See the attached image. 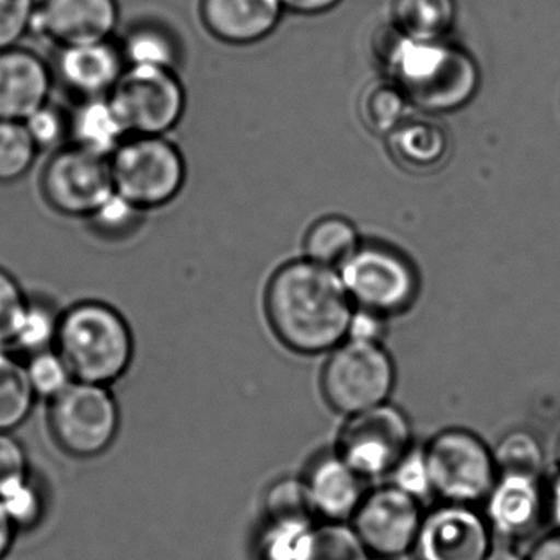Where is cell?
<instances>
[{
	"label": "cell",
	"instance_id": "6da1fadb",
	"mask_svg": "<svg viewBox=\"0 0 560 560\" xmlns=\"http://www.w3.org/2000/svg\"><path fill=\"white\" fill-rule=\"evenodd\" d=\"M264 306L277 339L303 355L336 349L349 337L355 314L337 268L306 257L273 271L265 288Z\"/></svg>",
	"mask_w": 560,
	"mask_h": 560
},
{
	"label": "cell",
	"instance_id": "7a4b0ae2",
	"mask_svg": "<svg viewBox=\"0 0 560 560\" xmlns=\"http://www.w3.org/2000/svg\"><path fill=\"white\" fill-rule=\"evenodd\" d=\"M373 54L383 78L422 113H457L480 91L477 60L451 38H412L389 24L376 34Z\"/></svg>",
	"mask_w": 560,
	"mask_h": 560
},
{
	"label": "cell",
	"instance_id": "3957f363",
	"mask_svg": "<svg viewBox=\"0 0 560 560\" xmlns=\"http://www.w3.org/2000/svg\"><path fill=\"white\" fill-rule=\"evenodd\" d=\"M55 350L77 382L109 386L132 365L136 340L119 310L84 300L61 311Z\"/></svg>",
	"mask_w": 560,
	"mask_h": 560
},
{
	"label": "cell",
	"instance_id": "277c9868",
	"mask_svg": "<svg viewBox=\"0 0 560 560\" xmlns=\"http://www.w3.org/2000/svg\"><path fill=\"white\" fill-rule=\"evenodd\" d=\"M337 271L355 310L386 319L408 313L421 293L418 265L388 242L362 238Z\"/></svg>",
	"mask_w": 560,
	"mask_h": 560
},
{
	"label": "cell",
	"instance_id": "5b68a950",
	"mask_svg": "<svg viewBox=\"0 0 560 560\" xmlns=\"http://www.w3.org/2000/svg\"><path fill=\"white\" fill-rule=\"evenodd\" d=\"M114 191L150 212L172 205L186 186L188 165L168 137L130 136L110 156Z\"/></svg>",
	"mask_w": 560,
	"mask_h": 560
},
{
	"label": "cell",
	"instance_id": "8992f818",
	"mask_svg": "<svg viewBox=\"0 0 560 560\" xmlns=\"http://www.w3.org/2000/svg\"><path fill=\"white\" fill-rule=\"evenodd\" d=\"M396 365L382 342L346 339L330 350L320 373L327 405L343 416L357 415L389 401Z\"/></svg>",
	"mask_w": 560,
	"mask_h": 560
},
{
	"label": "cell",
	"instance_id": "52a82bcc",
	"mask_svg": "<svg viewBox=\"0 0 560 560\" xmlns=\"http://www.w3.org/2000/svg\"><path fill=\"white\" fill-rule=\"evenodd\" d=\"M434 494L448 503L483 501L498 480L493 448L465 428L438 432L424 445Z\"/></svg>",
	"mask_w": 560,
	"mask_h": 560
},
{
	"label": "cell",
	"instance_id": "ba28073f",
	"mask_svg": "<svg viewBox=\"0 0 560 560\" xmlns=\"http://www.w3.org/2000/svg\"><path fill=\"white\" fill-rule=\"evenodd\" d=\"M51 435L71 457L94 458L116 441L120 411L107 386L73 382L50 401Z\"/></svg>",
	"mask_w": 560,
	"mask_h": 560
},
{
	"label": "cell",
	"instance_id": "9c48e42d",
	"mask_svg": "<svg viewBox=\"0 0 560 560\" xmlns=\"http://www.w3.org/2000/svg\"><path fill=\"white\" fill-rule=\"evenodd\" d=\"M38 186L50 211L83 221L116 192L110 159L73 143L51 152L42 168Z\"/></svg>",
	"mask_w": 560,
	"mask_h": 560
},
{
	"label": "cell",
	"instance_id": "30bf717a",
	"mask_svg": "<svg viewBox=\"0 0 560 560\" xmlns=\"http://www.w3.org/2000/svg\"><path fill=\"white\" fill-rule=\"evenodd\" d=\"M412 447V425L408 415L386 401L347 416L336 452L365 480L392 474Z\"/></svg>",
	"mask_w": 560,
	"mask_h": 560
},
{
	"label": "cell",
	"instance_id": "8fae6325",
	"mask_svg": "<svg viewBox=\"0 0 560 560\" xmlns=\"http://www.w3.org/2000/svg\"><path fill=\"white\" fill-rule=\"evenodd\" d=\"M109 100L129 136L168 137L188 106L178 71L159 68H127Z\"/></svg>",
	"mask_w": 560,
	"mask_h": 560
},
{
	"label": "cell",
	"instance_id": "7c38bea8",
	"mask_svg": "<svg viewBox=\"0 0 560 560\" xmlns=\"http://www.w3.org/2000/svg\"><path fill=\"white\" fill-rule=\"evenodd\" d=\"M422 516L421 501L385 485L365 493L350 526L370 553L396 559L415 550Z\"/></svg>",
	"mask_w": 560,
	"mask_h": 560
},
{
	"label": "cell",
	"instance_id": "4fadbf2b",
	"mask_svg": "<svg viewBox=\"0 0 560 560\" xmlns=\"http://www.w3.org/2000/svg\"><path fill=\"white\" fill-rule=\"evenodd\" d=\"M493 547L485 514L471 504L444 501L422 516L415 552L419 560H485Z\"/></svg>",
	"mask_w": 560,
	"mask_h": 560
},
{
	"label": "cell",
	"instance_id": "5bb4252c",
	"mask_svg": "<svg viewBox=\"0 0 560 560\" xmlns=\"http://www.w3.org/2000/svg\"><path fill=\"white\" fill-rule=\"evenodd\" d=\"M50 65L55 86H60L77 104L109 97L127 70L116 38L57 47Z\"/></svg>",
	"mask_w": 560,
	"mask_h": 560
},
{
	"label": "cell",
	"instance_id": "9a60e30c",
	"mask_svg": "<svg viewBox=\"0 0 560 560\" xmlns=\"http://www.w3.org/2000/svg\"><path fill=\"white\" fill-rule=\"evenodd\" d=\"M117 0H38L34 34L55 47L97 44L116 38Z\"/></svg>",
	"mask_w": 560,
	"mask_h": 560
},
{
	"label": "cell",
	"instance_id": "2e32d148",
	"mask_svg": "<svg viewBox=\"0 0 560 560\" xmlns=\"http://www.w3.org/2000/svg\"><path fill=\"white\" fill-rule=\"evenodd\" d=\"M55 90L50 61L31 48L0 51V120L24 122L50 103Z\"/></svg>",
	"mask_w": 560,
	"mask_h": 560
},
{
	"label": "cell",
	"instance_id": "e0dca14e",
	"mask_svg": "<svg viewBox=\"0 0 560 560\" xmlns=\"http://www.w3.org/2000/svg\"><path fill=\"white\" fill-rule=\"evenodd\" d=\"M483 501L491 530L508 540L526 539L547 516L546 488L537 478L500 475Z\"/></svg>",
	"mask_w": 560,
	"mask_h": 560
},
{
	"label": "cell",
	"instance_id": "ac0fdd59",
	"mask_svg": "<svg viewBox=\"0 0 560 560\" xmlns=\"http://www.w3.org/2000/svg\"><path fill=\"white\" fill-rule=\"evenodd\" d=\"M280 0H201L206 31L225 45L247 47L270 37L283 18Z\"/></svg>",
	"mask_w": 560,
	"mask_h": 560
},
{
	"label": "cell",
	"instance_id": "d6986e66",
	"mask_svg": "<svg viewBox=\"0 0 560 560\" xmlns=\"http://www.w3.org/2000/svg\"><path fill=\"white\" fill-rule=\"evenodd\" d=\"M385 142L395 165L411 175L438 173L452 155L451 133L431 119L408 117L385 137Z\"/></svg>",
	"mask_w": 560,
	"mask_h": 560
},
{
	"label": "cell",
	"instance_id": "ffe728a7",
	"mask_svg": "<svg viewBox=\"0 0 560 560\" xmlns=\"http://www.w3.org/2000/svg\"><path fill=\"white\" fill-rule=\"evenodd\" d=\"M304 481L316 516L334 523L352 520L360 501L365 497L363 478L337 452L317 458Z\"/></svg>",
	"mask_w": 560,
	"mask_h": 560
},
{
	"label": "cell",
	"instance_id": "44dd1931",
	"mask_svg": "<svg viewBox=\"0 0 560 560\" xmlns=\"http://www.w3.org/2000/svg\"><path fill=\"white\" fill-rule=\"evenodd\" d=\"M117 42L127 68L178 71L182 67V38L168 25L156 21L136 22Z\"/></svg>",
	"mask_w": 560,
	"mask_h": 560
},
{
	"label": "cell",
	"instance_id": "7402d4cb",
	"mask_svg": "<svg viewBox=\"0 0 560 560\" xmlns=\"http://www.w3.org/2000/svg\"><path fill=\"white\" fill-rule=\"evenodd\" d=\"M129 136L109 97L78 103L71 110L70 143L110 159Z\"/></svg>",
	"mask_w": 560,
	"mask_h": 560
},
{
	"label": "cell",
	"instance_id": "603a6c76",
	"mask_svg": "<svg viewBox=\"0 0 560 560\" xmlns=\"http://www.w3.org/2000/svg\"><path fill=\"white\" fill-rule=\"evenodd\" d=\"M457 0H393L389 24L412 38H451L457 22Z\"/></svg>",
	"mask_w": 560,
	"mask_h": 560
},
{
	"label": "cell",
	"instance_id": "cb8c5ba5",
	"mask_svg": "<svg viewBox=\"0 0 560 560\" xmlns=\"http://www.w3.org/2000/svg\"><path fill=\"white\" fill-rule=\"evenodd\" d=\"M359 229L346 215L329 214L314 221L303 238L304 257L339 268L359 247Z\"/></svg>",
	"mask_w": 560,
	"mask_h": 560
},
{
	"label": "cell",
	"instance_id": "d4e9b609",
	"mask_svg": "<svg viewBox=\"0 0 560 560\" xmlns=\"http://www.w3.org/2000/svg\"><path fill=\"white\" fill-rule=\"evenodd\" d=\"M409 107L412 106L402 91L382 78L369 84L360 94L359 116L370 132L385 139L399 124L411 117Z\"/></svg>",
	"mask_w": 560,
	"mask_h": 560
},
{
	"label": "cell",
	"instance_id": "484cf974",
	"mask_svg": "<svg viewBox=\"0 0 560 560\" xmlns=\"http://www.w3.org/2000/svg\"><path fill=\"white\" fill-rule=\"evenodd\" d=\"M35 398L25 363L12 359L0 347V432H12L24 424L34 409Z\"/></svg>",
	"mask_w": 560,
	"mask_h": 560
},
{
	"label": "cell",
	"instance_id": "4316f807",
	"mask_svg": "<svg viewBox=\"0 0 560 560\" xmlns=\"http://www.w3.org/2000/svg\"><path fill=\"white\" fill-rule=\"evenodd\" d=\"M498 475L537 478L546 465V454L539 439L527 429H511L493 448Z\"/></svg>",
	"mask_w": 560,
	"mask_h": 560
},
{
	"label": "cell",
	"instance_id": "83f0119b",
	"mask_svg": "<svg viewBox=\"0 0 560 560\" xmlns=\"http://www.w3.org/2000/svg\"><path fill=\"white\" fill-rule=\"evenodd\" d=\"M149 212L137 208L122 196L114 192L86 219L88 231L97 241L120 244L136 237L147 222Z\"/></svg>",
	"mask_w": 560,
	"mask_h": 560
},
{
	"label": "cell",
	"instance_id": "f1b7e54d",
	"mask_svg": "<svg viewBox=\"0 0 560 560\" xmlns=\"http://www.w3.org/2000/svg\"><path fill=\"white\" fill-rule=\"evenodd\" d=\"M314 521H265L257 537L258 560H306Z\"/></svg>",
	"mask_w": 560,
	"mask_h": 560
},
{
	"label": "cell",
	"instance_id": "f546056e",
	"mask_svg": "<svg viewBox=\"0 0 560 560\" xmlns=\"http://www.w3.org/2000/svg\"><path fill=\"white\" fill-rule=\"evenodd\" d=\"M40 150L24 122L0 120V185L22 182L37 162Z\"/></svg>",
	"mask_w": 560,
	"mask_h": 560
},
{
	"label": "cell",
	"instance_id": "4dcf8cb0",
	"mask_svg": "<svg viewBox=\"0 0 560 560\" xmlns=\"http://www.w3.org/2000/svg\"><path fill=\"white\" fill-rule=\"evenodd\" d=\"M265 521H313L316 516L304 478L275 480L264 494Z\"/></svg>",
	"mask_w": 560,
	"mask_h": 560
},
{
	"label": "cell",
	"instance_id": "1f68e13d",
	"mask_svg": "<svg viewBox=\"0 0 560 560\" xmlns=\"http://www.w3.org/2000/svg\"><path fill=\"white\" fill-rule=\"evenodd\" d=\"M61 311L50 300L28 296L27 313L12 346L28 355L55 349Z\"/></svg>",
	"mask_w": 560,
	"mask_h": 560
},
{
	"label": "cell",
	"instance_id": "d6a6232c",
	"mask_svg": "<svg viewBox=\"0 0 560 560\" xmlns=\"http://www.w3.org/2000/svg\"><path fill=\"white\" fill-rule=\"evenodd\" d=\"M369 550L349 523L326 521L314 526L306 560H369Z\"/></svg>",
	"mask_w": 560,
	"mask_h": 560
},
{
	"label": "cell",
	"instance_id": "836d02e7",
	"mask_svg": "<svg viewBox=\"0 0 560 560\" xmlns=\"http://www.w3.org/2000/svg\"><path fill=\"white\" fill-rule=\"evenodd\" d=\"M28 382L37 398L51 399L65 392L71 383L77 382L71 375L65 360L55 349L44 350L28 357L25 363Z\"/></svg>",
	"mask_w": 560,
	"mask_h": 560
},
{
	"label": "cell",
	"instance_id": "e575fe53",
	"mask_svg": "<svg viewBox=\"0 0 560 560\" xmlns=\"http://www.w3.org/2000/svg\"><path fill=\"white\" fill-rule=\"evenodd\" d=\"M28 136L42 152H55L70 143L71 113L57 103H47L24 120Z\"/></svg>",
	"mask_w": 560,
	"mask_h": 560
},
{
	"label": "cell",
	"instance_id": "d590c367",
	"mask_svg": "<svg viewBox=\"0 0 560 560\" xmlns=\"http://www.w3.org/2000/svg\"><path fill=\"white\" fill-rule=\"evenodd\" d=\"M28 294L18 278L0 267V347L8 349L14 343L27 313Z\"/></svg>",
	"mask_w": 560,
	"mask_h": 560
},
{
	"label": "cell",
	"instance_id": "8d00e7d4",
	"mask_svg": "<svg viewBox=\"0 0 560 560\" xmlns=\"http://www.w3.org/2000/svg\"><path fill=\"white\" fill-rule=\"evenodd\" d=\"M37 0H0V51L19 47L34 34Z\"/></svg>",
	"mask_w": 560,
	"mask_h": 560
},
{
	"label": "cell",
	"instance_id": "74e56055",
	"mask_svg": "<svg viewBox=\"0 0 560 560\" xmlns=\"http://www.w3.org/2000/svg\"><path fill=\"white\" fill-rule=\"evenodd\" d=\"M389 477L393 480L392 485L418 501L425 500V498L434 494L424 447H412L393 468Z\"/></svg>",
	"mask_w": 560,
	"mask_h": 560
},
{
	"label": "cell",
	"instance_id": "f35d334b",
	"mask_svg": "<svg viewBox=\"0 0 560 560\" xmlns=\"http://www.w3.org/2000/svg\"><path fill=\"white\" fill-rule=\"evenodd\" d=\"M0 504L18 529H28L40 521L44 514V498L32 483L31 478L12 490L0 494Z\"/></svg>",
	"mask_w": 560,
	"mask_h": 560
},
{
	"label": "cell",
	"instance_id": "ab89813d",
	"mask_svg": "<svg viewBox=\"0 0 560 560\" xmlns=\"http://www.w3.org/2000/svg\"><path fill=\"white\" fill-rule=\"evenodd\" d=\"M28 480V458L24 445L12 432H0V494Z\"/></svg>",
	"mask_w": 560,
	"mask_h": 560
},
{
	"label": "cell",
	"instance_id": "60d3db41",
	"mask_svg": "<svg viewBox=\"0 0 560 560\" xmlns=\"http://www.w3.org/2000/svg\"><path fill=\"white\" fill-rule=\"evenodd\" d=\"M386 320H388L386 317L378 316V314L355 310L347 339L382 342L383 336L386 332Z\"/></svg>",
	"mask_w": 560,
	"mask_h": 560
},
{
	"label": "cell",
	"instance_id": "b9f144b4",
	"mask_svg": "<svg viewBox=\"0 0 560 560\" xmlns=\"http://www.w3.org/2000/svg\"><path fill=\"white\" fill-rule=\"evenodd\" d=\"M284 11L298 15H320L332 11L342 0H280Z\"/></svg>",
	"mask_w": 560,
	"mask_h": 560
},
{
	"label": "cell",
	"instance_id": "7bdbcfd3",
	"mask_svg": "<svg viewBox=\"0 0 560 560\" xmlns=\"http://www.w3.org/2000/svg\"><path fill=\"white\" fill-rule=\"evenodd\" d=\"M527 560H560V529L540 537L526 556Z\"/></svg>",
	"mask_w": 560,
	"mask_h": 560
},
{
	"label": "cell",
	"instance_id": "ee69618b",
	"mask_svg": "<svg viewBox=\"0 0 560 560\" xmlns=\"http://www.w3.org/2000/svg\"><path fill=\"white\" fill-rule=\"evenodd\" d=\"M18 530L9 514L5 513L4 506L0 504V560L11 552Z\"/></svg>",
	"mask_w": 560,
	"mask_h": 560
},
{
	"label": "cell",
	"instance_id": "f6af8a7d",
	"mask_svg": "<svg viewBox=\"0 0 560 560\" xmlns=\"http://www.w3.org/2000/svg\"><path fill=\"white\" fill-rule=\"evenodd\" d=\"M547 516L556 524V529H560V470L546 488Z\"/></svg>",
	"mask_w": 560,
	"mask_h": 560
},
{
	"label": "cell",
	"instance_id": "bcb514c9",
	"mask_svg": "<svg viewBox=\"0 0 560 560\" xmlns=\"http://www.w3.org/2000/svg\"><path fill=\"white\" fill-rule=\"evenodd\" d=\"M485 560H527L526 557L521 556L517 550L511 549V547H497L491 549Z\"/></svg>",
	"mask_w": 560,
	"mask_h": 560
},
{
	"label": "cell",
	"instance_id": "7dc6e473",
	"mask_svg": "<svg viewBox=\"0 0 560 560\" xmlns=\"http://www.w3.org/2000/svg\"><path fill=\"white\" fill-rule=\"evenodd\" d=\"M557 462H559L560 465V439L559 442H557Z\"/></svg>",
	"mask_w": 560,
	"mask_h": 560
}]
</instances>
